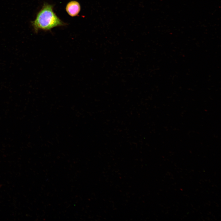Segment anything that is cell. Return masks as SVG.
I'll return each mask as SVG.
<instances>
[{
	"instance_id": "6da1fadb",
	"label": "cell",
	"mask_w": 221,
	"mask_h": 221,
	"mask_svg": "<svg viewBox=\"0 0 221 221\" xmlns=\"http://www.w3.org/2000/svg\"><path fill=\"white\" fill-rule=\"evenodd\" d=\"M53 6L47 2L44 3L36 19L31 22L35 32L37 33L39 30L49 31L56 27L67 25L54 12Z\"/></svg>"
},
{
	"instance_id": "7a4b0ae2",
	"label": "cell",
	"mask_w": 221,
	"mask_h": 221,
	"mask_svg": "<svg viewBox=\"0 0 221 221\" xmlns=\"http://www.w3.org/2000/svg\"><path fill=\"white\" fill-rule=\"evenodd\" d=\"M65 10L69 16L72 17H76L80 12L81 6L78 2L75 0L71 1L67 4Z\"/></svg>"
}]
</instances>
